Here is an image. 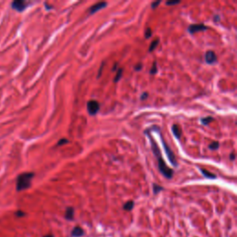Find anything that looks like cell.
<instances>
[{
	"mask_svg": "<svg viewBox=\"0 0 237 237\" xmlns=\"http://www.w3.org/2000/svg\"><path fill=\"white\" fill-rule=\"evenodd\" d=\"M33 176H34V173L32 172H24L20 174L17 178V191H23L28 189L31 186V183Z\"/></svg>",
	"mask_w": 237,
	"mask_h": 237,
	"instance_id": "1",
	"label": "cell"
},
{
	"mask_svg": "<svg viewBox=\"0 0 237 237\" xmlns=\"http://www.w3.org/2000/svg\"><path fill=\"white\" fill-rule=\"evenodd\" d=\"M158 158V168H159V170L161 171V173L164 175L165 177H167L168 179H170V178L172 177L173 175V171H172V169L169 168L168 166H167V164L165 163L164 161V159H163L161 158V156H158V157H157Z\"/></svg>",
	"mask_w": 237,
	"mask_h": 237,
	"instance_id": "2",
	"label": "cell"
},
{
	"mask_svg": "<svg viewBox=\"0 0 237 237\" xmlns=\"http://www.w3.org/2000/svg\"><path fill=\"white\" fill-rule=\"evenodd\" d=\"M100 105L95 100H90L87 103V111L90 115H95L99 111Z\"/></svg>",
	"mask_w": 237,
	"mask_h": 237,
	"instance_id": "3",
	"label": "cell"
},
{
	"mask_svg": "<svg viewBox=\"0 0 237 237\" xmlns=\"http://www.w3.org/2000/svg\"><path fill=\"white\" fill-rule=\"evenodd\" d=\"M161 141H162V144H163V146H164V150L166 152V154L167 156H168V158L169 159V161L170 163L173 165V166H177V161H176V158H175V156H174V153L173 152L170 150V148L167 146V144L165 143V141L164 139L161 137Z\"/></svg>",
	"mask_w": 237,
	"mask_h": 237,
	"instance_id": "4",
	"label": "cell"
},
{
	"mask_svg": "<svg viewBox=\"0 0 237 237\" xmlns=\"http://www.w3.org/2000/svg\"><path fill=\"white\" fill-rule=\"evenodd\" d=\"M27 2L25 1H22V0H17V1H14L11 4V7H12L13 9L19 11V12H21V11H23L26 7L28 6Z\"/></svg>",
	"mask_w": 237,
	"mask_h": 237,
	"instance_id": "5",
	"label": "cell"
},
{
	"mask_svg": "<svg viewBox=\"0 0 237 237\" xmlns=\"http://www.w3.org/2000/svg\"><path fill=\"white\" fill-rule=\"evenodd\" d=\"M207 27L206 25H204L202 23H198V24H192L189 26L188 28V31L190 33H195V32H198L200 31H205L207 30Z\"/></svg>",
	"mask_w": 237,
	"mask_h": 237,
	"instance_id": "6",
	"label": "cell"
},
{
	"mask_svg": "<svg viewBox=\"0 0 237 237\" xmlns=\"http://www.w3.org/2000/svg\"><path fill=\"white\" fill-rule=\"evenodd\" d=\"M205 58L207 63H209V64H213L217 61V56L213 51H207L206 53Z\"/></svg>",
	"mask_w": 237,
	"mask_h": 237,
	"instance_id": "7",
	"label": "cell"
},
{
	"mask_svg": "<svg viewBox=\"0 0 237 237\" xmlns=\"http://www.w3.org/2000/svg\"><path fill=\"white\" fill-rule=\"evenodd\" d=\"M106 6H107V3H106V2H98V3L95 4L94 6L91 7V9H90V14H94V13H95V12H97V11L103 9Z\"/></svg>",
	"mask_w": 237,
	"mask_h": 237,
	"instance_id": "8",
	"label": "cell"
},
{
	"mask_svg": "<svg viewBox=\"0 0 237 237\" xmlns=\"http://www.w3.org/2000/svg\"><path fill=\"white\" fill-rule=\"evenodd\" d=\"M83 232L84 231L79 226H77V227L73 228L72 231H71V236L72 237H81V235H83Z\"/></svg>",
	"mask_w": 237,
	"mask_h": 237,
	"instance_id": "9",
	"label": "cell"
},
{
	"mask_svg": "<svg viewBox=\"0 0 237 237\" xmlns=\"http://www.w3.org/2000/svg\"><path fill=\"white\" fill-rule=\"evenodd\" d=\"M172 132L174 133V135H175L176 138L178 139H180L181 138V127L179 125H177V124H174L172 126Z\"/></svg>",
	"mask_w": 237,
	"mask_h": 237,
	"instance_id": "10",
	"label": "cell"
},
{
	"mask_svg": "<svg viewBox=\"0 0 237 237\" xmlns=\"http://www.w3.org/2000/svg\"><path fill=\"white\" fill-rule=\"evenodd\" d=\"M74 216V209L73 207H70L68 209H66V212H65V218L66 220H71L73 218Z\"/></svg>",
	"mask_w": 237,
	"mask_h": 237,
	"instance_id": "11",
	"label": "cell"
},
{
	"mask_svg": "<svg viewBox=\"0 0 237 237\" xmlns=\"http://www.w3.org/2000/svg\"><path fill=\"white\" fill-rule=\"evenodd\" d=\"M133 207H134V203H133V201H128L124 204L123 209L127 210V211H131L133 209Z\"/></svg>",
	"mask_w": 237,
	"mask_h": 237,
	"instance_id": "12",
	"label": "cell"
},
{
	"mask_svg": "<svg viewBox=\"0 0 237 237\" xmlns=\"http://www.w3.org/2000/svg\"><path fill=\"white\" fill-rule=\"evenodd\" d=\"M201 171L203 173V175L205 176V177H207V178H209V179H215V178H216V175H215V174L211 173L209 171H207V170H206V169H202Z\"/></svg>",
	"mask_w": 237,
	"mask_h": 237,
	"instance_id": "13",
	"label": "cell"
},
{
	"mask_svg": "<svg viewBox=\"0 0 237 237\" xmlns=\"http://www.w3.org/2000/svg\"><path fill=\"white\" fill-rule=\"evenodd\" d=\"M213 120H214V118L212 117H206V118H202L201 122H202V124H204V125H207V124H209L210 122H212Z\"/></svg>",
	"mask_w": 237,
	"mask_h": 237,
	"instance_id": "14",
	"label": "cell"
},
{
	"mask_svg": "<svg viewBox=\"0 0 237 237\" xmlns=\"http://www.w3.org/2000/svg\"><path fill=\"white\" fill-rule=\"evenodd\" d=\"M158 42H159V40H158V39H156V40H154L153 42L151 43V44H150L149 49H148V51H149V52H152V51H153V50L155 49V48L158 46Z\"/></svg>",
	"mask_w": 237,
	"mask_h": 237,
	"instance_id": "15",
	"label": "cell"
},
{
	"mask_svg": "<svg viewBox=\"0 0 237 237\" xmlns=\"http://www.w3.org/2000/svg\"><path fill=\"white\" fill-rule=\"evenodd\" d=\"M121 76H122V69H118V71H117V74H116V77L114 78L115 83H118V81L120 80Z\"/></svg>",
	"mask_w": 237,
	"mask_h": 237,
	"instance_id": "16",
	"label": "cell"
},
{
	"mask_svg": "<svg viewBox=\"0 0 237 237\" xmlns=\"http://www.w3.org/2000/svg\"><path fill=\"white\" fill-rule=\"evenodd\" d=\"M218 146H220L218 142H217V141H214V142H212L209 144V148H210L211 150H215V149H218Z\"/></svg>",
	"mask_w": 237,
	"mask_h": 237,
	"instance_id": "17",
	"label": "cell"
},
{
	"mask_svg": "<svg viewBox=\"0 0 237 237\" xmlns=\"http://www.w3.org/2000/svg\"><path fill=\"white\" fill-rule=\"evenodd\" d=\"M153 189H154V194H158L159 191L163 190V187L159 186V185H158V184H154L153 185Z\"/></svg>",
	"mask_w": 237,
	"mask_h": 237,
	"instance_id": "18",
	"label": "cell"
},
{
	"mask_svg": "<svg viewBox=\"0 0 237 237\" xmlns=\"http://www.w3.org/2000/svg\"><path fill=\"white\" fill-rule=\"evenodd\" d=\"M158 71V69H157V63L154 62V64H153V67H152V69L150 70V73L151 74H156Z\"/></svg>",
	"mask_w": 237,
	"mask_h": 237,
	"instance_id": "19",
	"label": "cell"
},
{
	"mask_svg": "<svg viewBox=\"0 0 237 237\" xmlns=\"http://www.w3.org/2000/svg\"><path fill=\"white\" fill-rule=\"evenodd\" d=\"M146 38H149V37H151V35H152V31H151V29L150 28H147L146 30Z\"/></svg>",
	"mask_w": 237,
	"mask_h": 237,
	"instance_id": "20",
	"label": "cell"
},
{
	"mask_svg": "<svg viewBox=\"0 0 237 237\" xmlns=\"http://www.w3.org/2000/svg\"><path fill=\"white\" fill-rule=\"evenodd\" d=\"M180 1H178V0H175V1H168L166 3V5L168 6H173V5H177V4H179Z\"/></svg>",
	"mask_w": 237,
	"mask_h": 237,
	"instance_id": "21",
	"label": "cell"
},
{
	"mask_svg": "<svg viewBox=\"0 0 237 237\" xmlns=\"http://www.w3.org/2000/svg\"><path fill=\"white\" fill-rule=\"evenodd\" d=\"M69 141L67 140V139H61L60 141H59V142L58 143V146H62V144H67L68 143Z\"/></svg>",
	"mask_w": 237,
	"mask_h": 237,
	"instance_id": "22",
	"label": "cell"
},
{
	"mask_svg": "<svg viewBox=\"0 0 237 237\" xmlns=\"http://www.w3.org/2000/svg\"><path fill=\"white\" fill-rule=\"evenodd\" d=\"M159 4H160V1H158V2H154V3H152V5H151V7H152V9H156V7H157Z\"/></svg>",
	"mask_w": 237,
	"mask_h": 237,
	"instance_id": "23",
	"label": "cell"
},
{
	"mask_svg": "<svg viewBox=\"0 0 237 237\" xmlns=\"http://www.w3.org/2000/svg\"><path fill=\"white\" fill-rule=\"evenodd\" d=\"M147 96H148V94L147 93H144V94L141 95V99L142 100H144V99H146L147 98Z\"/></svg>",
	"mask_w": 237,
	"mask_h": 237,
	"instance_id": "24",
	"label": "cell"
},
{
	"mask_svg": "<svg viewBox=\"0 0 237 237\" xmlns=\"http://www.w3.org/2000/svg\"><path fill=\"white\" fill-rule=\"evenodd\" d=\"M16 215H17V216H19V217H21V216H24L25 213H23V212H21V211H18V212L16 213Z\"/></svg>",
	"mask_w": 237,
	"mask_h": 237,
	"instance_id": "25",
	"label": "cell"
},
{
	"mask_svg": "<svg viewBox=\"0 0 237 237\" xmlns=\"http://www.w3.org/2000/svg\"><path fill=\"white\" fill-rule=\"evenodd\" d=\"M141 69H142V65H141V64H137L135 66V70H140Z\"/></svg>",
	"mask_w": 237,
	"mask_h": 237,
	"instance_id": "26",
	"label": "cell"
},
{
	"mask_svg": "<svg viewBox=\"0 0 237 237\" xmlns=\"http://www.w3.org/2000/svg\"><path fill=\"white\" fill-rule=\"evenodd\" d=\"M230 156H231V159H232V160H233V159H234V158H235V157H234V153H232Z\"/></svg>",
	"mask_w": 237,
	"mask_h": 237,
	"instance_id": "27",
	"label": "cell"
},
{
	"mask_svg": "<svg viewBox=\"0 0 237 237\" xmlns=\"http://www.w3.org/2000/svg\"><path fill=\"white\" fill-rule=\"evenodd\" d=\"M215 20H216V21H218V20H220V17L217 16L216 18H214V21H215Z\"/></svg>",
	"mask_w": 237,
	"mask_h": 237,
	"instance_id": "28",
	"label": "cell"
},
{
	"mask_svg": "<svg viewBox=\"0 0 237 237\" xmlns=\"http://www.w3.org/2000/svg\"><path fill=\"white\" fill-rule=\"evenodd\" d=\"M44 237H54L52 234H48V235H46V236H44Z\"/></svg>",
	"mask_w": 237,
	"mask_h": 237,
	"instance_id": "29",
	"label": "cell"
}]
</instances>
